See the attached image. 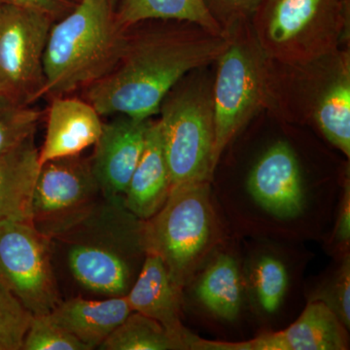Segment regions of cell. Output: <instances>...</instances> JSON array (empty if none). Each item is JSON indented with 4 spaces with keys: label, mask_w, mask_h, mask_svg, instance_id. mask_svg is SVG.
<instances>
[{
    "label": "cell",
    "mask_w": 350,
    "mask_h": 350,
    "mask_svg": "<svg viewBox=\"0 0 350 350\" xmlns=\"http://www.w3.org/2000/svg\"><path fill=\"white\" fill-rule=\"evenodd\" d=\"M0 93H3V92H2L1 90H0Z\"/></svg>",
    "instance_id": "d6a6232c"
},
{
    "label": "cell",
    "mask_w": 350,
    "mask_h": 350,
    "mask_svg": "<svg viewBox=\"0 0 350 350\" xmlns=\"http://www.w3.org/2000/svg\"><path fill=\"white\" fill-rule=\"evenodd\" d=\"M125 297L131 312L156 320L180 340L186 349H192L198 337L181 322L183 292L175 287L158 255L146 253L142 269Z\"/></svg>",
    "instance_id": "9a60e30c"
},
{
    "label": "cell",
    "mask_w": 350,
    "mask_h": 350,
    "mask_svg": "<svg viewBox=\"0 0 350 350\" xmlns=\"http://www.w3.org/2000/svg\"><path fill=\"white\" fill-rule=\"evenodd\" d=\"M3 3L13 5L27 7V8L38 9L49 14L51 17H56L66 9V0H1Z\"/></svg>",
    "instance_id": "f546056e"
},
{
    "label": "cell",
    "mask_w": 350,
    "mask_h": 350,
    "mask_svg": "<svg viewBox=\"0 0 350 350\" xmlns=\"http://www.w3.org/2000/svg\"><path fill=\"white\" fill-rule=\"evenodd\" d=\"M39 167L34 135L0 157V221H31L32 193Z\"/></svg>",
    "instance_id": "ffe728a7"
},
{
    "label": "cell",
    "mask_w": 350,
    "mask_h": 350,
    "mask_svg": "<svg viewBox=\"0 0 350 350\" xmlns=\"http://www.w3.org/2000/svg\"><path fill=\"white\" fill-rule=\"evenodd\" d=\"M310 301L325 304L337 315L345 328L350 327V260L345 253L337 271L323 284L315 290Z\"/></svg>",
    "instance_id": "4316f807"
},
{
    "label": "cell",
    "mask_w": 350,
    "mask_h": 350,
    "mask_svg": "<svg viewBox=\"0 0 350 350\" xmlns=\"http://www.w3.org/2000/svg\"><path fill=\"white\" fill-rule=\"evenodd\" d=\"M192 282L196 299L209 314L222 321L238 319L245 283L236 257L230 253H218Z\"/></svg>",
    "instance_id": "d6986e66"
},
{
    "label": "cell",
    "mask_w": 350,
    "mask_h": 350,
    "mask_svg": "<svg viewBox=\"0 0 350 350\" xmlns=\"http://www.w3.org/2000/svg\"><path fill=\"white\" fill-rule=\"evenodd\" d=\"M150 120H137L126 115L103 123L91 160L92 170L101 194L114 197L125 194L145 144Z\"/></svg>",
    "instance_id": "5bb4252c"
},
{
    "label": "cell",
    "mask_w": 350,
    "mask_h": 350,
    "mask_svg": "<svg viewBox=\"0 0 350 350\" xmlns=\"http://www.w3.org/2000/svg\"><path fill=\"white\" fill-rule=\"evenodd\" d=\"M221 238L209 182L175 186L162 208L144 220L145 251L163 260L170 280L182 292Z\"/></svg>",
    "instance_id": "5b68a950"
},
{
    "label": "cell",
    "mask_w": 350,
    "mask_h": 350,
    "mask_svg": "<svg viewBox=\"0 0 350 350\" xmlns=\"http://www.w3.org/2000/svg\"><path fill=\"white\" fill-rule=\"evenodd\" d=\"M131 312L125 296L100 301L76 297L59 301L49 315L55 323L92 350L98 349Z\"/></svg>",
    "instance_id": "ac0fdd59"
},
{
    "label": "cell",
    "mask_w": 350,
    "mask_h": 350,
    "mask_svg": "<svg viewBox=\"0 0 350 350\" xmlns=\"http://www.w3.org/2000/svg\"><path fill=\"white\" fill-rule=\"evenodd\" d=\"M40 117L27 103L0 93V157L33 137Z\"/></svg>",
    "instance_id": "cb8c5ba5"
},
{
    "label": "cell",
    "mask_w": 350,
    "mask_h": 350,
    "mask_svg": "<svg viewBox=\"0 0 350 350\" xmlns=\"http://www.w3.org/2000/svg\"><path fill=\"white\" fill-rule=\"evenodd\" d=\"M246 194L269 218L292 222L305 215L310 204L308 186L298 157L286 142H276L248 172Z\"/></svg>",
    "instance_id": "7c38bea8"
},
{
    "label": "cell",
    "mask_w": 350,
    "mask_h": 350,
    "mask_svg": "<svg viewBox=\"0 0 350 350\" xmlns=\"http://www.w3.org/2000/svg\"><path fill=\"white\" fill-rule=\"evenodd\" d=\"M251 297L262 314L273 315L282 308L289 289L286 265L273 253L258 255L247 273Z\"/></svg>",
    "instance_id": "7402d4cb"
},
{
    "label": "cell",
    "mask_w": 350,
    "mask_h": 350,
    "mask_svg": "<svg viewBox=\"0 0 350 350\" xmlns=\"http://www.w3.org/2000/svg\"><path fill=\"white\" fill-rule=\"evenodd\" d=\"M347 328L320 301H308L300 317L278 332L262 333L245 342H213L198 338L197 350H345L349 349Z\"/></svg>",
    "instance_id": "4fadbf2b"
},
{
    "label": "cell",
    "mask_w": 350,
    "mask_h": 350,
    "mask_svg": "<svg viewBox=\"0 0 350 350\" xmlns=\"http://www.w3.org/2000/svg\"><path fill=\"white\" fill-rule=\"evenodd\" d=\"M172 188L160 123L150 120L144 151L123 196L124 204L137 218L147 220L162 208Z\"/></svg>",
    "instance_id": "e0dca14e"
},
{
    "label": "cell",
    "mask_w": 350,
    "mask_h": 350,
    "mask_svg": "<svg viewBox=\"0 0 350 350\" xmlns=\"http://www.w3.org/2000/svg\"><path fill=\"white\" fill-rule=\"evenodd\" d=\"M176 25L129 36L116 66L87 87V101L100 116L151 119L182 78L215 63L227 47L226 34L193 23Z\"/></svg>",
    "instance_id": "6da1fadb"
},
{
    "label": "cell",
    "mask_w": 350,
    "mask_h": 350,
    "mask_svg": "<svg viewBox=\"0 0 350 350\" xmlns=\"http://www.w3.org/2000/svg\"><path fill=\"white\" fill-rule=\"evenodd\" d=\"M113 8L116 9L117 4H118L119 0H110Z\"/></svg>",
    "instance_id": "4dcf8cb0"
},
{
    "label": "cell",
    "mask_w": 350,
    "mask_h": 350,
    "mask_svg": "<svg viewBox=\"0 0 350 350\" xmlns=\"http://www.w3.org/2000/svg\"><path fill=\"white\" fill-rule=\"evenodd\" d=\"M22 350H90L48 314L32 315Z\"/></svg>",
    "instance_id": "484cf974"
},
{
    "label": "cell",
    "mask_w": 350,
    "mask_h": 350,
    "mask_svg": "<svg viewBox=\"0 0 350 350\" xmlns=\"http://www.w3.org/2000/svg\"><path fill=\"white\" fill-rule=\"evenodd\" d=\"M103 196L91 160L64 157L40 165L31 199V221L53 241L80 220Z\"/></svg>",
    "instance_id": "8fae6325"
},
{
    "label": "cell",
    "mask_w": 350,
    "mask_h": 350,
    "mask_svg": "<svg viewBox=\"0 0 350 350\" xmlns=\"http://www.w3.org/2000/svg\"><path fill=\"white\" fill-rule=\"evenodd\" d=\"M128 38L110 0H79L72 12L51 27L42 96H64L100 80L118 63Z\"/></svg>",
    "instance_id": "3957f363"
},
{
    "label": "cell",
    "mask_w": 350,
    "mask_h": 350,
    "mask_svg": "<svg viewBox=\"0 0 350 350\" xmlns=\"http://www.w3.org/2000/svg\"><path fill=\"white\" fill-rule=\"evenodd\" d=\"M349 0H266L251 25L280 64L310 63L349 44Z\"/></svg>",
    "instance_id": "8992f818"
},
{
    "label": "cell",
    "mask_w": 350,
    "mask_h": 350,
    "mask_svg": "<svg viewBox=\"0 0 350 350\" xmlns=\"http://www.w3.org/2000/svg\"><path fill=\"white\" fill-rule=\"evenodd\" d=\"M2 4H3V2H2L1 0H0V8H1Z\"/></svg>",
    "instance_id": "1f68e13d"
},
{
    "label": "cell",
    "mask_w": 350,
    "mask_h": 350,
    "mask_svg": "<svg viewBox=\"0 0 350 350\" xmlns=\"http://www.w3.org/2000/svg\"><path fill=\"white\" fill-rule=\"evenodd\" d=\"M206 68L196 69L182 78L159 111L172 188L213 181L216 169L213 81L204 73Z\"/></svg>",
    "instance_id": "ba28073f"
},
{
    "label": "cell",
    "mask_w": 350,
    "mask_h": 350,
    "mask_svg": "<svg viewBox=\"0 0 350 350\" xmlns=\"http://www.w3.org/2000/svg\"><path fill=\"white\" fill-rule=\"evenodd\" d=\"M207 11L223 32L236 25L251 23L266 0H202Z\"/></svg>",
    "instance_id": "83f0119b"
},
{
    "label": "cell",
    "mask_w": 350,
    "mask_h": 350,
    "mask_svg": "<svg viewBox=\"0 0 350 350\" xmlns=\"http://www.w3.org/2000/svg\"><path fill=\"white\" fill-rule=\"evenodd\" d=\"M225 34L227 47L216 59L213 83L216 167L244 126L271 107L273 62L258 42L251 23L236 25Z\"/></svg>",
    "instance_id": "52a82bcc"
},
{
    "label": "cell",
    "mask_w": 350,
    "mask_h": 350,
    "mask_svg": "<svg viewBox=\"0 0 350 350\" xmlns=\"http://www.w3.org/2000/svg\"><path fill=\"white\" fill-rule=\"evenodd\" d=\"M54 239L66 247L76 282L105 297L125 296L146 256L144 220L126 208L121 196H101L80 220Z\"/></svg>",
    "instance_id": "7a4b0ae2"
},
{
    "label": "cell",
    "mask_w": 350,
    "mask_h": 350,
    "mask_svg": "<svg viewBox=\"0 0 350 350\" xmlns=\"http://www.w3.org/2000/svg\"><path fill=\"white\" fill-rule=\"evenodd\" d=\"M32 313L0 282V350H22Z\"/></svg>",
    "instance_id": "d4e9b609"
},
{
    "label": "cell",
    "mask_w": 350,
    "mask_h": 350,
    "mask_svg": "<svg viewBox=\"0 0 350 350\" xmlns=\"http://www.w3.org/2000/svg\"><path fill=\"white\" fill-rule=\"evenodd\" d=\"M103 123L96 108L87 100L54 96L48 114L47 128L39 163L80 155L98 142Z\"/></svg>",
    "instance_id": "2e32d148"
},
{
    "label": "cell",
    "mask_w": 350,
    "mask_h": 350,
    "mask_svg": "<svg viewBox=\"0 0 350 350\" xmlns=\"http://www.w3.org/2000/svg\"><path fill=\"white\" fill-rule=\"evenodd\" d=\"M52 21L38 9L8 3L0 8V90L27 105L42 96Z\"/></svg>",
    "instance_id": "30bf717a"
},
{
    "label": "cell",
    "mask_w": 350,
    "mask_h": 350,
    "mask_svg": "<svg viewBox=\"0 0 350 350\" xmlns=\"http://www.w3.org/2000/svg\"><path fill=\"white\" fill-rule=\"evenodd\" d=\"M98 349L182 350L186 347L156 320L131 312Z\"/></svg>",
    "instance_id": "603a6c76"
},
{
    "label": "cell",
    "mask_w": 350,
    "mask_h": 350,
    "mask_svg": "<svg viewBox=\"0 0 350 350\" xmlns=\"http://www.w3.org/2000/svg\"><path fill=\"white\" fill-rule=\"evenodd\" d=\"M51 243L31 221H0V282L32 315L48 314L61 301Z\"/></svg>",
    "instance_id": "9c48e42d"
},
{
    "label": "cell",
    "mask_w": 350,
    "mask_h": 350,
    "mask_svg": "<svg viewBox=\"0 0 350 350\" xmlns=\"http://www.w3.org/2000/svg\"><path fill=\"white\" fill-rule=\"evenodd\" d=\"M269 111L285 121L312 123L332 145L349 158V47L310 63L273 62Z\"/></svg>",
    "instance_id": "277c9868"
},
{
    "label": "cell",
    "mask_w": 350,
    "mask_h": 350,
    "mask_svg": "<svg viewBox=\"0 0 350 350\" xmlns=\"http://www.w3.org/2000/svg\"><path fill=\"white\" fill-rule=\"evenodd\" d=\"M333 241L338 248L347 252L350 243V184L345 180L342 202L338 209L337 222L333 232ZM349 252V251H347Z\"/></svg>",
    "instance_id": "f1b7e54d"
},
{
    "label": "cell",
    "mask_w": 350,
    "mask_h": 350,
    "mask_svg": "<svg viewBox=\"0 0 350 350\" xmlns=\"http://www.w3.org/2000/svg\"><path fill=\"white\" fill-rule=\"evenodd\" d=\"M115 17L126 31L147 21H177L193 23L214 33L225 34L202 0H119Z\"/></svg>",
    "instance_id": "44dd1931"
}]
</instances>
